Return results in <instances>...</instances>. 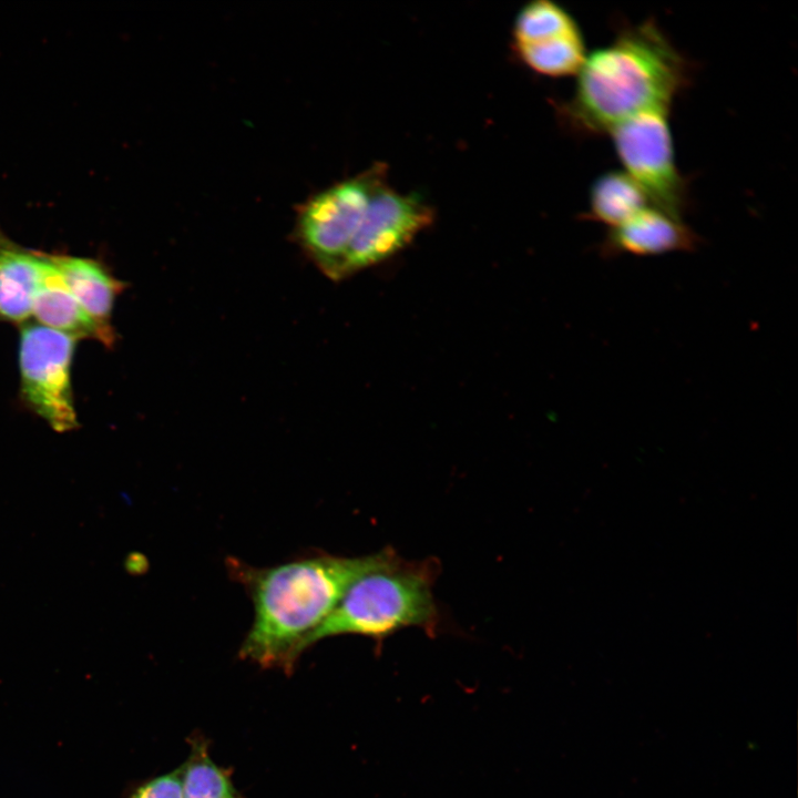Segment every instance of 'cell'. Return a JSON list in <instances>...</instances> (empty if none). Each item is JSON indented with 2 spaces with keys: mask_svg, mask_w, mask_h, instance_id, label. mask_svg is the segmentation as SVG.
<instances>
[{
  "mask_svg": "<svg viewBox=\"0 0 798 798\" xmlns=\"http://www.w3.org/2000/svg\"><path fill=\"white\" fill-rule=\"evenodd\" d=\"M667 114L668 110L638 113L608 134L625 172L644 191L649 205L682 218L687 186L675 164Z\"/></svg>",
  "mask_w": 798,
  "mask_h": 798,
  "instance_id": "5",
  "label": "cell"
},
{
  "mask_svg": "<svg viewBox=\"0 0 798 798\" xmlns=\"http://www.w3.org/2000/svg\"><path fill=\"white\" fill-rule=\"evenodd\" d=\"M399 559L387 549L359 557L317 553L268 567L228 560L232 575L245 586L254 605L253 624L239 656L264 668L290 673L310 635L351 584Z\"/></svg>",
  "mask_w": 798,
  "mask_h": 798,
  "instance_id": "1",
  "label": "cell"
},
{
  "mask_svg": "<svg viewBox=\"0 0 798 798\" xmlns=\"http://www.w3.org/2000/svg\"><path fill=\"white\" fill-rule=\"evenodd\" d=\"M75 338L38 323L20 330L21 395L27 406L57 432L78 428L71 366Z\"/></svg>",
  "mask_w": 798,
  "mask_h": 798,
  "instance_id": "6",
  "label": "cell"
},
{
  "mask_svg": "<svg viewBox=\"0 0 798 798\" xmlns=\"http://www.w3.org/2000/svg\"><path fill=\"white\" fill-rule=\"evenodd\" d=\"M38 324L73 338H94L111 347L112 342L81 307L66 287L50 254L43 253L38 288L32 304Z\"/></svg>",
  "mask_w": 798,
  "mask_h": 798,
  "instance_id": "9",
  "label": "cell"
},
{
  "mask_svg": "<svg viewBox=\"0 0 798 798\" xmlns=\"http://www.w3.org/2000/svg\"><path fill=\"white\" fill-rule=\"evenodd\" d=\"M433 219L434 209L422 196L400 193L383 184L371 197L349 246L345 276L395 256Z\"/></svg>",
  "mask_w": 798,
  "mask_h": 798,
  "instance_id": "7",
  "label": "cell"
},
{
  "mask_svg": "<svg viewBox=\"0 0 798 798\" xmlns=\"http://www.w3.org/2000/svg\"><path fill=\"white\" fill-rule=\"evenodd\" d=\"M687 80L682 54L653 19L645 20L586 55L561 114L579 133H610L638 113L668 110Z\"/></svg>",
  "mask_w": 798,
  "mask_h": 798,
  "instance_id": "2",
  "label": "cell"
},
{
  "mask_svg": "<svg viewBox=\"0 0 798 798\" xmlns=\"http://www.w3.org/2000/svg\"><path fill=\"white\" fill-rule=\"evenodd\" d=\"M43 253L24 248L0 229V320L24 324L32 316Z\"/></svg>",
  "mask_w": 798,
  "mask_h": 798,
  "instance_id": "11",
  "label": "cell"
},
{
  "mask_svg": "<svg viewBox=\"0 0 798 798\" xmlns=\"http://www.w3.org/2000/svg\"><path fill=\"white\" fill-rule=\"evenodd\" d=\"M433 581V565L402 559L362 575L310 635L306 648L341 634L381 640L406 627L433 630L438 623Z\"/></svg>",
  "mask_w": 798,
  "mask_h": 798,
  "instance_id": "3",
  "label": "cell"
},
{
  "mask_svg": "<svg viewBox=\"0 0 798 798\" xmlns=\"http://www.w3.org/2000/svg\"><path fill=\"white\" fill-rule=\"evenodd\" d=\"M699 236L682 218L647 206L623 224L610 228L600 245L603 257L655 256L692 252Z\"/></svg>",
  "mask_w": 798,
  "mask_h": 798,
  "instance_id": "8",
  "label": "cell"
},
{
  "mask_svg": "<svg viewBox=\"0 0 798 798\" xmlns=\"http://www.w3.org/2000/svg\"><path fill=\"white\" fill-rule=\"evenodd\" d=\"M126 798H182L178 768L142 781Z\"/></svg>",
  "mask_w": 798,
  "mask_h": 798,
  "instance_id": "16",
  "label": "cell"
},
{
  "mask_svg": "<svg viewBox=\"0 0 798 798\" xmlns=\"http://www.w3.org/2000/svg\"><path fill=\"white\" fill-rule=\"evenodd\" d=\"M649 206L644 191L625 171H607L594 180L584 218L616 227Z\"/></svg>",
  "mask_w": 798,
  "mask_h": 798,
  "instance_id": "12",
  "label": "cell"
},
{
  "mask_svg": "<svg viewBox=\"0 0 798 798\" xmlns=\"http://www.w3.org/2000/svg\"><path fill=\"white\" fill-rule=\"evenodd\" d=\"M575 19L566 9L551 0H534L516 14L513 24V43H528L579 30Z\"/></svg>",
  "mask_w": 798,
  "mask_h": 798,
  "instance_id": "15",
  "label": "cell"
},
{
  "mask_svg": "<svg viewBox=\"0 0 798 798\" xmlns=\"http://www.w3.org/2000/svg\"><path fill=\"white\" fill-rule=\"evenodd\" d=\"M513 44L522 62L548 76L577 74L587 55L581 29L534 42Z\"/></svg>",
  "mask_w": 798,
  "mask_h": 798,
  "instance_id": "13",
  "label": "cell"
},
{
  "mask_svg": "<svg viewBox=\"0 0 798 798\" xmlns=\"http://www.w3.org/2000/svg\"><path fill=\"white\" fill-rule=\"evenodd\" d=\"M386 183L387 166L376 163L313 195L299 206L296 239L328 278H346L349 246L371 197Z\"/></svg>",
  "mask_w": 798,
  "mask_h": 798,
  "instance_id": "4",
  "label": "cell"
},
{
  "mask_svg": "<svg viewBox=\"0 0 798 798\" xmlns=\"http://www.w3.org/2000/svg\"><path fill=\"white\" fill-rule=\"evenodd\" d=\"M51 256L71 294L114 345L112 310L117 295L124 289V283L94 259L54 254Z\"/></svg>",
  "mask_w": 798,
  "mask_h": 798,
  "instance_id": "10",
  "label": "cell"
},
{
  "mask_svg": "<svg viewBox=\"0 0 798 798\" xmlns=\"http://www.w3.org/2000/svg\"><path fill=\"white\" fill-rule=\"evenodd\" d=\"M190 745V755L178 768L182 798H245L234 786L232 771L211 758L203 736L192 737Z\"/></svg>",
  "mask_w": 798,
  "mask_h": 798,
  "instance_id": "14",
  "label": "cell"
}]
</instances>
